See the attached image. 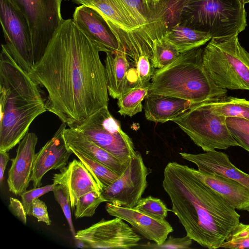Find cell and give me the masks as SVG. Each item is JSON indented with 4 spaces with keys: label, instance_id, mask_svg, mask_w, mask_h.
Masks as SVG:
<instances>
[{
    "label": "cell",
    "instance_id": "obj_1",
    "mask_svg": "<svg viewBox=\"0 0 249 249\" xmlns=\"http://www.w3.org/2000/svg\"><path fill=\"white\" fill-rule=\"evenodd\" d=\"M98 46L75 24L63 19L28 72L46 90L47 110L75 128L108 107L105 65Z\"/></svg>",
    "mask_w": 249,
    "mask_h": 249
},
{
    "label": "cell",
    "instance_id": "obj_2",
    "mask_svg": "<svg viewBox=\"0 0 249 249\" xmlns=\"http://www.w3.org/2000/svg\"><path fill=\"white\" fill-rule=\"evenodd\" d=\"M162 186L186 235L202 247L220 248L240 222L236 209L201 181L192 167L169 162Z\"/></svg>",
    "mask_w": 249,
    "mask_h": 249
},
{
    "label": "cell",
    "instance_id": "obj_3",
    "mask_svg": "<svg viewBox=\"0 0 249 249\" xmlns=\"http://www.w3.org/2000/svg\"><path fill=\"white\" fill-rule=\"evenodd\" d=\"M0 152H8L47 110L38 85L15 61L5 44L0 54Z\"/></svg>",
    "mask_w": 249,
    "mask_h": 249
},
{
    "label": "cell",
    "instance_id": "obj_4",
    "mask_svg": "<svg viewBox=\"0 0 249 249\" xmlns=\"http://www.w3.org/2000/svg\"><path fill=\"white\" fill-rule=\"evenodd\" d=\"M203 49L198 47L181 53L171 64L155 70L148 94L167 95L196 103L218 100L227 89L211 78L203 63Z\"/></svg>",
    "mask_w": 249,
    "mask_h": 249
},
{
    "label": "cell",
    "instance_id": "obj_5",
    "mask_svg": "<svg viewBox=\"0 0 249 249\" xmlns=\"http://www.w3.org/2000/svg\"><path fill=\"white\" fill-rule=\"evenodd\" d=\"M203 60L219 87L249 90V53L240 44L238 34L212 38L203 49Z\"/></svg>",
    "mask_w": 249,
    "mask_h": 249
},
{
    "label": "cell",
    "instance_id": "obj_6",
    "mask_svg": "<svg viewBox=\"0 0 249 249\" xmlns=\"http://www.w3.org/2000/svg\"><path fill=\"white\" fill-rule=\"evenodd\" d=\"M246 18L245 4L237 0H195L184 8L178 24L218 37L243 31Z\"/></svg>",
    "mask_w": 249,
    "mask_h": 249
},
{
    "label": "cell",
    "instance_id": "obj_7",
    "mask_svg": "<svg viewBox=\"0 0 249 249\" xmlns=\"http://www.w3.org/2000/svg\"><path fill=\"white\" fill-rule=\"evenodd\" d=\"M210 100L201 103L173 120L205 152L240 146L229 130L224 115L213 110Z\"/></svg>",
    "mask_w": 249,
    "mask_h": 249
},
{
    "label": "cell",
    "instance_id": "obj_8",
    "mask_svg": "<svg viewBox=\"0 0 249 249\" xmlns=\"http://www.w3.org/2000/svg\"><path fill=\"white\" fill-rule=\"evenodd\" d=\"M91 7L105 19L127 55L136 63L142 55L152 58L153 46L136 26L122 0H73Z\"/></svg>",
    "mask_w": 249,
    "mask_h": 249
},
{
    "label": "cell",
    "instance_id": "obj_9",
    "mask_svg": "<svg viewBox=\"0 0 249 249\" xmlns=\"http://www.w3.org/2000/svg\"><path fill=\"white\" fill-rule=\"evenodd\" d=\"M25 18L30 31L34 65L43 55L60 26L62 0H8Z\"/></svg>",
    "mask_w": 249,
    "mask_h": 249
},
{
    "label": "cell",
    "instance_id": "obj_10",
    "mask_svg": "<svg viewBox=\"0 0 249 249\" xmlns=\"http://www.w3.org/2000/svg\"><path fill=\"white\" fill-rule=\"evenodd\" d=\"M75 129L125 163H129L137 153L132 139L122 130L108 107L100 109Z\"/></svg>",
    "mask_w": 249,
    "mask_h": 249
},
{
    "label": "cell",
    "instance_id": "obj_11",
    "mask_svg": "<svg viewBox=\"0 0 249 249\" xmlns=\"http://www.w3.org/2000/svg\"><path fill=\"white\" fill-rule=\"evenodd\" d=\"M0 19L5 45L15 61L29 72L34 65L28 24L8 0H0Z\"/></svg>",
    "mask_w": 249,
    "mask_h": 249
},
{
    "label": "cell",
    "instance_id": "obj_12",
    "mask_svg": "<svg viewBox=\"0 0 249 249\" xmlns=\"http://www.w3.org/2000/svg\"><path fill=\"white\" fill-rule=\"evenodd\" d=\"M150 173L142 155L137 151L124 172L104 188L101 195L106 202L134 208L146 188L147 177Z\"/></svg>",
    "mask_w": 249,
    "mask_h": 249
},
{
    "label": "cell",
    "instance_id": "obj_13",
    "mask_svg": "<svg viewBox=\"0 0 249 249\" xmlns=\"http://www.w3.org/2000/svg\"><path fill=\"white\" fill-rule=\"evenodd\" d=\"M122 219L103 218L76 232L75 239L91 248L129 249L139 245L141 237Z\"/></svg>",
    "mask_w": 249,
    "mask_h": 249
},
{
    "label": "cell",
    "instance_id": "obj_14",
    "mask_svg": "<svg viewBox=\"0 0 249 249\" xmlns=\"http://www.w3.org/2000/svg\"><path fill=\"white\" fill-rule=\"evenodd\" d=\"M67 124L62 122L52 138L36 153L31 181L34 188L41 187L44 176L51 170L64 168L73 154L65 141L63 133Z\"/></svg>",
    "mask_w": 249,
    "mask_h": 249
},
{
    "label": "cell",
    "instance_id": "obj_15",
    "mask_svg": "<svg viewBox=\"0 0 249 249\" xmlns=\"http://www.w3.org/2000/svg\"><path fill=\"white\" fill-rule=\"evenodd\" d=\"M106 210L109 215L128 222L135 231L157 245L162 244L174 231L165 219L155 218L134 208L107 202Z\"/></svg>",
    "mask_w": 249,
    "mask_h": 249
},
{
    "label": "cell",
    "instance_id": "obj_16",
    "mask_svg": "<svg viewBox=\"0 0 249 249\" xmlns=\"http://www.w3.org/2000/svg\"><path fill=\"white\" fill-rule=\"evenodd\" d=\"M72 20L100 52L115 53L122 48L105 19L93 8L82 4L76 7Z\"/></svg>",
    "mask_w": 249,
    "mask_h": 249
},
{
    "label": "cell",
    "instance_id": "obj_17",
    "mask_svg": "<svg viewBox=\"0 0 249 249\" xmlns=\"http://www.w3.org/2000/svg\"><path fill=\"white\" fill-rule=\"evenodd\" d=\"M37 135L28 132L18 144L16 157L8 173L7 185L10 192L16 196L27 190L31 181Z\"/></svg>",
    "mask_w": 249,
    "mask_h": 249
},
{
    "label": "cell",
    "instance_id": "obj_18",
    "mask_svg": "<svg viewBox=\"0 0 249 249\" xmlns=\"http://www.w3.org/2000/svg\"><path fill=\"white\" fill-rule=\"evenodd\" d=\"M52 179L53 184L61 185L67 189L72 209H75L81 196L92 191L101 193L103 190L92 173L80 160L76 159L54 174Z\"/></svg>",
    "mask_w": 249,
    "mask_h": 249
},
{
    "label": "cell",
    "instance_id": "obj_19",
    "mask_svg": "<svg viewBox=\"0 0 249 249\" xmlns=\"http://www.w3.org/2000/svg\"><path fill=\"white\" fill-rule=\"evenodd\" d=\"M179 154L183 159L196 164L199 170L217 173L249 189V175L233 164L224 152L215 150L199 154L179 152Z\"/></svg>",
    "mask_w": 249,
    "mask_h": 249
},
{
    "label": "cell",
    "instance_id": "obj_20",
    "mask_svg": "<svg viewBox=\"0 0 249 249\" xmlns=\"http://www.w3.org/2000/svg\"><path fill=\"white\" fill-rule=\"evenodd\" d=\"M195 175L236 210L249 212V189L236 181L212 172L192 168Z\"/></svg>",
    "mask_w": 249,
    "mask_h": 249
},
{
    "label": "cell",
    "instance_id": "obj_21",
    "mask_svg": "<svg viewBox=\"0 0 249 249\" xmlns=\"http://www.w3.org/2000/svg\"><path fill=\"white\" fill-rule=\"evenodd\" d=\"M199 104L170 96L148 94L143 109L147 120L164 123L172 121Z\"/></svg>",
    "mask_w": 249,
    "mask_h": 249
},
{
    "label": "cell",
    "instance_id": "obj_22",
    "mask_svg": "<svg viewBox=\"0 0 249 249\" xmlns=\"http://www.w3.org/2000/svg\"><path fill=\"white\" fill-rule=\"evenodd\" d=\"M63 137L68 148L75 149L100 162L119 176L124 172L129 164L100 147L75 128H66Z\"/></svg>",
    "mask_w": 249,
    "mask_h": 249
},
{
    "label": "cell",
    "instance_id": "obj_23",
    "mask_svg": "<svg viewBox=\"0 0 249 249\" xmlns=\"http://www.w3.org/2000/svg\"><path fill=\"white\" fill-rule=\"evenodd\" d=\"M105 68L108 93L118 99L129 88L130 64L123 48L115 53H106Z\"/></svg>",
    "mask_w": 249,
    "mask_h": 249
},
{
    "label": "cell",
    "instance_id": "obj_24",
    "mask_svg": "<svg viewBox=\"0 0 249 249\" xmlns=\"http://www.w3.org/2000/svg\"><path fill=\"white\" fill-rule=\"evenodd\" d=\"M162 38L181 53L201 47L209 41L212 37L208 33L177 24L168 28Z\"/></svg>",
    "mask_w": 249,
    "mask_h": 249
},
{
    "label": "cell",
    "instance_id": "obj_25",
    "mask_svg": "<svg viewBox=\"0 0 249 249\" xmlns=\"http://www.w3.org/2000/svg\"><path fill=\"white\" fill-rule=\"evenodd\" d=\"M134 24L153 46L155 40L161 38L153 19L149 4L145 0H122Z\"/></svg>",
    "mask_w": 249,
    "mask_h": 249
},
{
    "label": "cell",
    "instance_id": "obj_26",
    "mask_svg": "<svg viewBox=\"0 0 249 249\" xmlns=\"http://www.w3.org/2000/svg\"><path fill=\"white\" fill-rule=\"evenodd\" d=\"M195 0H161L149 3L159 29L164 34L168 28L178 24L184 8Z\"/></svg>",
    "mask_w": 249,
    "mask_h": 249
},
{
    "label": "cell",
    "instance_id": "obj_27",
    "mask_svg": "<svg viewBox=\"0 0 249 249\" xmlns=\"http://www.w3.org/2000/svg\"><path fill=\"white\" fill-rule=\"evenodd\" d=\"M211 108L226 117H236L249 121V100L225 96L208 102Z\"/></svg>",
    "mask_w": 249,
    "mask_h": 249
},
{
    "label": "cell",
    "instance_id": "obj_28",
    "mask_svg": "<svg viewBox=\"0 0 249 249\" xmlns=\"http://www.w3.org/2000/svg\"><path fill=\"white\" fill-rule=\"evenodd\" d=\"M150 85L127 89L117 99L119 114L132 117L142 112L143 108L142 102L148 94Z\"/></svg>",
    "mask_w": 249,
    "mask_h": 249
},
{
    "label": "cell",
    "instance_id": "obj_29",
    "mask_svg": "<svg viewBox=\"0 0 249 249\" xmlns=\"http://www.w3.org/2000/svg\"><path fill=\"white\" fill-rule=\"evenodd\" d=\"M92 173L103 188V190L116 180L120 176L100 162L85 154L68 148Z\"/></svg>",
    "mask_w": 249,
    "mask_h": 249
},
{
    "label": "cell",
    "instance_id": "obj_30",
    "mask_svg": "<svg viewBox=\"0 0 249 249\" xmlns=\"http://www.w3.org/2000/svg\"><path fill=\"white\" fill-rule=\"evenodd\" d=\"M180 53L162 38L154 41L151 60L155 69H161L173 62Z\"/></svg>",
    "mask_w": 249,
    "mask_h": 249
},
{
    "label": "cell",
    "instance_id": "obj_31",
    "mask_svg": "<svg viewBox=\"0 0 249 249\" xmlns=\"http://www.w3.org/2000/svg\"><path fill=\"white\" fill-rule=\"evenodd\" d=\"M101 193L92 191L81 196L75 207V217L79 218L93 215L99 205L106 202Z\"/></svg>",
    "mask_w": 249,
    "mask_h": 249
},
{
    "label": "cell",
    "instance_id": "obj_32",
    "mask_svg": "<svg viewBox=\"0 0 249 249\" xmlns=\"http://www.w3.org/2000/svg\"><path fill=\"white\" fill-rule=\"evenodd\" d=\"M140 212L157 219H165L168 212H172L159 198L148 196L141 198L135 207Z\"/></svg>",
    "mask_w": 249,
    "mask_h": 249
},
{
    "label": "cell",
    "instance_id": "obj_33",
    "mask_svg": "<svg viewBox=\"0 0 249 249\" xmlns=\"http://www.w3.org/2000/svg\"><path fill=\"white\" fill-rule=\"evenodd\" d=\"M220 248L229 249L249 248V224L239 222L229 234Z\"/></svg>",
    "mask_w": 249,
    "mask_h": 249
},
{
    "label": "cell",
    "instance_id": "obj_34",
    "mask_svg": "<svg viewBox=\"0 0 249 249\" xmlns=\"http://www.w3.org/2000/svg\"><path fill=\"white\" fill-rule=\"evenodd\" d=\"M135 64L136 82L134 87H143L150 84L155 71L150 59L147 56L142 55Z\"/></svg>",
    "mask_w": 249,
    "mask_h": 249
},
{
    "label": "cell",
    "instance_id": "obj_35",
    "mask_svg": "<svg viewBox=\"0 0 249 249\" xmlns=\"http://www.w3.org/2000/svg\"><path fill=\"white\" fill-rule=\"evenodd\" d=\"M54 197L60 205L69 225L70 231L73 237L76 232L72 224L71 213V202L69 194L67 189L62 185L56 184L53 190Z\"/></svg>",
    "mask_w": 249,
    "mask_h": 249
},
{
    "label": "cell",
    "instance_id": "obj_36",
    "mask_svg": "<svg viewBox=\"0 0 249 249\" xmlns=\"http://www.w3.org/2000/svg\"><path fill=\"white\" fill-rule=\"evenodd\" d=\"M193 240L187 235L183 237H174L170 236L161 245H157L155 242H148L140 245L141 248L164 249H190Z\"/></svg>",
    "mask_w": 249,
    "mask_h": 249
},
{
    "label": "cell",
    "instance_id": "obj_37",
    "mask_svg": "<svg viewBox=\"0 0 249 249\" xmlns=\"http://www.w3.org/2000/svg\"><path fill=\"white\" fill-rule=\"evenodd\" d=\"M55 185L53 183L43 187L33 188L25 191L20 195L21 202L27 215H32L33 201L45 194L52 191Z\"/></svg>",
    "mask_w": 249,
    "mask_h": 249
},
{
    "label": "cell",
    "instance_id": "obj_38",
    "mask_svg": "<svg viewBox=\"0 0 249 249\" xmlns=\"http://www.w3.org/2000/svg\"><path fill=\"white\" fill-rule=\"evenodd\" d=\"M226 124L240 147L249 152V130L239 127L226 120Z\"/></svg>",
    "mask_w": 249,
    "mask_h": 249
},
{
    "label": "cell",
    "instance_id": "obj_39",
    "mask_svg": "<svg viewBox=\"0 0 249 249\" xmlns=\"http://www.w3.org/2000/svg\"><path fill=\"white\" fill-rule=\"evenodd\" d=\"M32 215L35 217L38 222H43L48 226L51 225L47 207L46 204L38 198L33 201Z\"/></svg>",
    "mask_w": 249,
    "mask_h": 249
},
{
    "label": "cell",
    "instance_id": "obj_40",
    "mask_svg": "<svg viewBox=\"0 0 249 249\" xmlns=\"http://www.w3.org/2000/svg\"><path fill=\"white\" fill-rule=\"evenodd\" d=\"M8 209L23 224H26L27 214L21 201L17 198L11 197Z\"/></svg>",
    "mask_w": 249,
    "mask_h": 249
},
{
    "label": "cell",
    "instance_id": "obj_41",
    "mask_svg": "<svg viewBox=\"0 0 249 249\" xmlns=\"http://www.w3.org/2000/svg\"><path fill=\"white\" fill-rule=\"evenodd\" d=\"M10 160L8 152H0V184L1 186L3 180L4 173L6 165Z\"/></svg>",
    "mask_w": 249,
    "mask_h": 249
},
{
    "label": "cell",
    "instance_id": "obj_42",
    "mask_svg": "<svg viewBox=\"0 0 249 249\" xmlns=\"http://www.w3.org/2000/svg\"><path fill=\"white\" fill-rule=\"evenodd\" d=\"M226 120L239 127L249 130V121L248 120L236 117H227Z\"/></svg>",
    "mask_w": 249,
    "mask_h": 249
},
{
    "label": "cell",
    "instance_id": "obj_43",
    "mask_svg": "<svg viewBox=\"0 0 249 249\" xmlns=\"http://www.w3.org/2000/svg\"><path fill=\"white\" fill-rule=\"evenodd\" d=\"M145 0L149 4V3H152L156 2H157V1H160V0Z\"/></svg>",
    "mask_w": 249,
    "mask_h": 249
},
{
    "label": "cell",
    "instance_id": "obj_44",
    "mask_svg": "<svg viewBox=\"0 0 249 249\" xmlns=\"http://www.w3.org/2000/svg\"><path fill=\"white\" fill-rule=\"evenodd\" d=\"M237 0L244 4L249 3V0Z\"/></svg>",
    "mask_w": 249,
    "mask_h": 249
},
{
    "label": "cell",
    "instance_id": "obj_45",
    "mask_svg": "<svg viewBox=\"0 0 249 249\" xmlns=\"http://www.w3.org/2000/svg\"></svg>",
    "mask_w": 249,
    "mask_h": 249
}]
</instances>
